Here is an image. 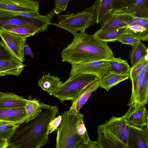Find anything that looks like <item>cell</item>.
Masks as SVG:
<instances>
[{"label":"cell","instance_id":"obj_1","mask_svg":"<svg viewBox=\"0 0 148 148\" xmlns=\"http://www.w3.org/2000/svg\"><path fill=\"white\" fill-rule=\"evenodd\" d=\"M42 111L28 122L18 125L8 140L11 148H39L49 142L48 128L50 121L59 113L58 106L40 102Z\"/></svg>","mask_w":148,"mask_h":148},{"label":"cell","instance_id":"obj_2","mask_svg":"<svg viewBox=\"0 0 148 148\" xmlns=\"http://www.w3.org/2000/svg\"><path fill=\"white\" fill-rule=\"evenodd\" d=\"M74 38L71 43L61 53L62 62L71 65L85 62L109 59L113 53L106 42L86 33L84 31L72 34Z\"/></svg>","mask_w":148,"mask_h":148},{"label":"cell","instance_id":"obj_3","mask_svg":"<svg viewBox=\"0 0 148 148\" xmlns=\"http://www.w3.org/2000/svg\"><path fill=\"white\" fill-rule=\"evenodd\" d=\"M58 128L56 148H77L82 139L77 134L76 128L79 121L84 118L83 114L74 113L69 110L62 115Z\"/></svg>","mask_w":148,"mask_h":148},{"label":"cell","instance_id":"obj_4","mask_svg":"<svg viewBox=\"0 0 148 148\" xmlns=\"http://www.w3.org/2000/svg\"><path fill=\"white\" fill-rule=\"evenodd\" d=\"M96 23L94 5L75 13L61 14L56 25L72 34L85 29Z\"/></svg>","mask_w":148,"mask_h":148},{"label":"cell","instance_id":"obj_5","mask_svg":"<svg viewBox=\"0 0 148 148\" xmlns=\"http://www.w3.org/2000/svg\"><path fill=\"white\" fill-rule=\"evenodd\" d=\"M99 78L96 75L81 74L69 77L54 93L60 101L75 100L86 86Z\"/></svg>","mask_w":148,"mask_h":148},{"label":"cell","instance_id":"obj_6","mask_svg":"<svg viewBox=\"0 0 148 148\" xmlns=\"http://www.w3.org/2000/svg\"><path fill=\"white\" fill-rule=\"evenodd\" d=\"M110 66V59L73 64L71 65L70 77L81 74H88L96 75L100 79L109 73Z\"/></svg>","mask_w":148,"mask_h":148},{"label":"cell","instance_id":"obj_7","mask_svg":"<svg viewBox=\"0 0 148 148\" xmlns=\"http://www.w3.org/2000/svg\"><path fill=\"white\" fill-rule=\"evenodd\" d=\"M0 36L11 55L23 63L24 45L27 38L0 28Z\"/></svg>","mask_w":148,"mask_h":148},{"label":"cell","instance_id":"obj_8","mask_svg":"<svg viewBox=\"0 0 148 148\" xmlns=\"http://www.w3.org/2000/svg\"><path fill=\"white\" fill-rule=\"evenodd\" d=\"M135 17L124 9H113L105 18L99 30H106L127 27L128 22Z\"/></svg>","mask_w":148,"mask_h":148},{"label":"cell","instance_id":"obj_9","mask_svg":"<svg viewBox=\"0 0 148 148\" xmlns=\"http://www.w3.org/2000/svg\"><path fill=\"white\" fill-rule=\"evenodd\" d=\"M145 106L134 103L123 116V120L129 125L143 128L148 125V113Z\"/></svg>","mask_w":148,"mask_h":148},{"label":"cell","instance_id":"obj_10","mask_svg":"<svg viewBox=\"0 0 148 148\" xmlns=\"http://www.w3.org/2000/svg\"><path fill=\"white\" fill-rule=\"evenodd\" d=\"M39 5L33 0H0V9L21 12H38Z\"/></svg>","mask_w":148,"mask_h":148},{"label":"cell","instance_id":"obj_11","mask_svg":"<svg viewBox=\"0 0 148 148\" xmlns=\"http://www.w3.org/2000/svg\"><path fill=\"white\" fill-rule=\"evenodd\" d=\"M51 23L23 17H0V28L5 26L26 25L38 28L41 32L46 30Z\"/></svg>","mask_w":148,"mask_h":148},{"label":"cell","instance_id":"obj_12","mask_svg":"<svg viewBox=\"0 0 148 148\" xmlns=\"http://www.w3.org/2000/svg\"><path fill=\"white\" fill-rule=\"evenodd\" d=\"M128 148H148V127L144 129L129 125Z\"/></svg>","mask_w":148,"mask_h":148},{"label":"cell","instance_id":"obj_13","mask_svg":"<svg viewBox=\"0 0 148 148\" xmlns=\"http://www.w3.org/2000/svg\"><path fill=\"white\" fill-rule=\"evenodd\" d=\"M98 138L96 141L99 148H128L103 124L97 127Z\"/></svg>","mask_w":148,"mask_h":148},{"label":"cell","instance_id":"obj_14","mask_svg":"<svg viewBox=\"0 0 148 148\" xmlns=\"http://www.w3.org/2000/svg\"><path fill=\"white\" fill-rule=\"evenodd\" d=\"M103 125L119 140L127 145L129 126L121 117L113 116Z\"/></svg>","mask_w":148,"mask_h":148},{"label":"cell","instance_id":"obj_15","mask_svg":"<svg viewBox=\"0 0 148 148\" xmlns=\"http://www.w3.org/2000/svg\"><path fill=\"white\" fill-rule=\"evenodd\" d=\"M100 79L98 78L84 87L77 97L73 101L69 110L71 112L77 113L88 100L93 92L99 87Z\"/></svg>","mask_w":148,"mask_h":148},{"label":"cell","instance_id":"obj_16","mask_svg":"<svg viewBox=\"0 0 148 148\" xmlns=\"http://www.w3.org/2000/svg\"><path fill=\"white\" fill-rule=\"evenodd\" d=\"M27 119L24 107L0 108V121L19 125Z\"/></svg>","mask_w":148,"mask_h":148},{"label":"cell","instance_id":"obj_17","mask_svg":"<svg viewBox=\"0 0 148 148\" xmlns=\"http://www.w3.org/2000/svg\"><path fill=\"white\" fill-rule=\"evenodd\" d=\"M148 102V70L134 93L131 95L127 104L130 106L134 103L145 106Z\"/></svg>","mask_w":148,"mask_h":148},{"label":"cell","instance_id":"obj_18","mask_svg":"<svg viewBox=\"0 0 148 148\" xmlns=\"http://www.w3.org/2000/svg\"><path fill=\"white\" fill-rule=\"evenodd\" d=\"M25 66L22 62L15 58L10 60H1L0 76L10 75L18 76Z\"/></svg>","mask_w":148,"mask_h":148},{"label":"cell","instance_id":"obj_19","mask_svg":"<svg viewBox=\"0 0 148 148\" xmlns=\"http://www.w3.org/2000/svg\"><path fill=\"white\" fill-rule=\"evenodd\" d=\"M27 100L13 93L0 92V108L24 107Z\"/></svg>","mask_w":148,"mask_h":148},{"label":"cell","instance_id":"obj_20","mask_svg":"<svg viewBox=\"0 0 148 148\" xmlns=\"http://www.w3.org/2000/svg\"><path fill=\"white\" fill-rule=\"evenodd\" d=\"M63 83L60 78L49 73L43 75L38 81L39 86L51 96L53 95Z\"/></svg>","mask_w":148,"mask_h":148},{"label":"cell","instance_id":"obj_21","mask_svg":"<svg viewBox=\"0 0 148 148\" xmlns=\"http://www.w3.org/2000/svg\"><path fill=\"white\" fill-rule=\"evenodd\" d=\"M114 0H96L95 7L96 23H101L108 14L113 10Z\"/></svg>","mask_w":148,"mask_h":148},{"label":"cell","instance_id":"obj_22","mask_svg":"<svg viewBox=\"0 0 148 148\" xmlns=\"http://www.w3.org/2000/svg\"><path fill=\"white\" fill-rule=\"evenodd\" d=\"M130 78V75H120L109 72L100 78L99 87L107 91L112 87Z\"/></svg>","mask_w":148,"mask_h":148},{"label":"cell","instance_id":"obj_23","mask_svg":"<svg viewBox=\"0 0 148 148\" xmlns=\"http://www.w3.org/2000/svg\"><path fill=\"white\" fill-rule=\"evenodd\" d=\"M76 133L82 140L77 148H99L96 141H92L90 139L84 125L83 118L79 121L77 125Z\"/></svg>","mask_w":148,"mask_h":148},{"label":"cell","instance_id":"obj_24","mask_svg":"<svg viewBox=\"0 0 148 148\" xmlns=\"http://www.w3.org/2000/svg\"><path fill=\"white\" fill-rule=\"evenodd\" d=\"M127 27L106 30L99 29L93 35L95 37L103 41L107 42H114L117 40L125 32Z\"/></svg>","mask_w":148,"mask_h":148},{"label":"cell","instance_id":"obj_25","mask_svg":"<svg viewBox=\"0 0 148 148\" xmlns=\"http://www.w3.org/2000/svg\"><path fill=\"white\" fill-rule=\"evenodd\" d=\"M129 58L132 67L145 58H148V48L140 41L132 46Z\"/></svg>","mask_w":148,"mask_h":148},{"label":"cell","instance_id":"obj_26","mask_svg":"<svg viewBox=\"0 0 148 148\" xmlns=\"http://www.w3.org/2000/svg\"><path fill=\"white\" fill-rule=\"evenodd\" d=\"M123 9L135 17L148 18V0H135L132 5Z\"/></svg>","mask_w":148,"mask_h":148},{"label":"cell","instance_id":"obj_27","mask_svg":"<svg viewBox=\"0 0 148 148\" xmlns=\"http://www.w3.org/2000/svg\"><path fill=\"white\" fill-rule=\"evenodd\" d=\"M109 72L120 75H130L131 68L126 61L114 57L110 59Z\"/></svg>","mask_w":148,"mask_h":148},{"label":"cell","instance_id":"obj_28","mask_svg":"<svg viewBox=\"0 0 148 148\" xmlns=\"http://www.w3.org/2000/svg\"><path fill=\"white\" fill-rule=\"evenodd\" d=\"M1 28L5 31L15 33L27 38L41 32L38 28L28 26L15 25L4 26Z\"/></svg>","mask_w":148,"mask_h":148},{"label":"cell","instance_id":"obj_29","mask_svg":"<svg viewBox=\"0 0 148 148\" xmlns=\"http://www.w3.org/2000/svg\"><path fill=\"white\" fill-rule=\"evenodd\" d=\"M24 108L27 116L26 122L37 117L42 111L40 102L36 99H27Z\"/></svg>","mask_w":148,"mask_h":148},{"label":"cell","instance_id":"obj_30","mask_svg":"<svg viewBox=\"0 0 148 148\" xmlns=\"http://www.w3.org/2000/svg\"><path fill=\"white\" fill-rule=\"evenodd\" d=\"M23 17L26 18L37 19L43 21L46 19V16L40 14L38 12L27 13L21 12L0 9V17Z\"/></svg>","mask_w":148,"mask_h":148},{"label":"cell","instance_id":"obj_31","mask_svg":"<svg viewBox=\"0 0 148 148\" xmlns=\"http://www.w3.org/2000/svg\"><path fill=\"white\" fill-rule=\"evenodd\" d=\"M18 125L12 123L0 121V139L8 140Z\"/></svg>","mask_w":148,"mask_h":148},{"label":"cell","instance_id":"obj_32","mask_svg":"<svg viewBox=\"0 0 148 148\" xmlns=\"http://www.w3.org/2000/svg\"><path fill=\"white\" fill-rule=\"evenodd\" d=\"M117 40L122 43L131 46L141 41L137 35L128 30L127 27L125 32L120 36Z\"/></svg>","mask_w":148,"mask_h":148},{"label":"cell","instance_id":"obj_33","mask_svg":"<svg viewBox=\"0 0 148 148\" xmlns=\"http://www.w3.org/2000/svg\"><path fill=\"white\" fill-rule=\"evenodd\" d=\"M128 30L137 35L141 41H147L148 40V29L139 25L128 26Z\"/></svg>","mask_w":148,"mask_h":148},{"label":"cell","instance_id":"obj_34","mask_svg":"<svg viewBox=\"0 0 148 148\" xmlns=\"http://www.w3.org/2000/svg\"><path fill=\"white\" fill-rule=\"evenodd\" d=\"M70 0H55V7L53 11L48 14L47 15L51 19L55 14H59L65 11Z\"/></svg>","mask_w":148,"mask_h":148},{"label":"cell","instance_id":"obj_35","mask_svg":"<svg viewBox=\"0 0 148 148\" xmlns=\"http://www.w3.org/2000/svg\"><path fill=\"white\" fill-rule=\"evenodd\" d=\"M148 64V58H144L131 68L130 78L132 80Z\"/></svg>","mask_w":148,"mask_h":148},{"label":"cell","instance_id":"obj_36","mask_svg":"<svg viewBox=\"0 0 148 148\" xmlns=\"http://www.w3.org/2000/svg\"><path fill=\"white\" fill-rule=\"evenodd\" d=\"M148 70V64L147 65L143 70L136 77L131 80L132 90L131 95L135 91L137 88L142 80L146 71Z\"/></svg>","mask_w":148,"mask_h":148},{"label":"cell","instance_id":"obj_37","mask_svg":"<svg viewBox=\"0 0 148 148\" xmlns=\"http://www.w3.org/2000/svg\"><path fill=\"white\" fill-rule=\"evenodd\" d=\"M135 0H114L113 9H123L132 5Z\"/></svg>","mask_w":148,"mask_h":148},{"label":"cell","instance_id":"obj_38","mask_svg":"<svg viewBox=\"0 0 148 148\" xmlns=\"http://www.w3.org/2000/svg\"><path fill=\"white\" fill-rule=\"evenodd\" d=\"M14 58L10 54L2 40L0 41V60H8Z\"/></svg>","mask_w":148,"mask_h":148},{"label":"cell","instance_id":"obj_39","mask_svg":"<svg viewBox=\"0 0 148 148\" xmlns=\"http://www.w3.org/2000/svg\"><path fill=\"white\" fill-rule=\"evenodd\" d=\"M135 25H141L148 29V18L135 17L127 23V26Z\"/></svg>","mask_w":148,"mask_h":148},{"label":"cell","instance_id":"obj_40","mask_svg":"<svg viewBox=\"0 0 148 148\" xmlns=\"http://www.w3.org/2000/svg\"><path fill=\"white\" fill-rule=\"evenodd\" d=\"M62 115H59L56 117H55L50 122L47 134L49 135L58 129L62 119Z\"/></svg>","mask_w":148,"mask_h":148},{"label":"cell","instance_id":"obj_41","mask_svg":"<svg viewBox=\"0 0 148 148\" xmlns=\"http://www.w3.org/2000/svg\"><path fill=\"white\" fill-rule=\"evenodd\" d=\"M24 54L25 55H28L30 56L32 58L34 57V55L30 47L27 43L26 41L24 45Z\"/></svg>","mask_w":148,"mask_h":148},{"label":"cell","instance_id":"obj_42","mask_svg":"<svg viewBox=\"0 0 148 148\" xmlns=\"http://www.w3.org/2000/svg\"><path fill=\"white\" fill-rule=\"evenodd\" d=\"M8 140L5 139H0V148H5L8 147Z\"/></svg>","mask_w":148,"mask_h":148}]
</instances>
